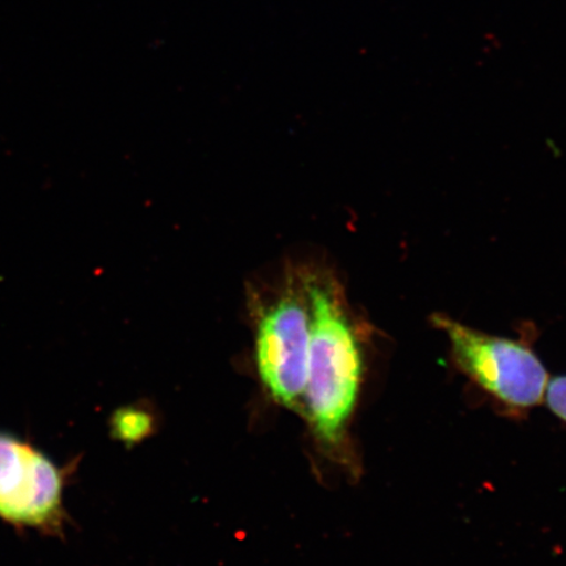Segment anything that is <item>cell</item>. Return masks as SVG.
Instances as JSON below:
<instances>
[{
	"label": "cell",
	"mask_w": 566,
	"mask_h": 566,
	"mask_svg": "<svg viewBox=\"0 0 566 566\" xmlns=\"http://www.w3.org/2000/svg\"><path fill=\"white\" fill-rule=\"evenodd\" d=\"M67 472L31 442L0 433V520L42 535L65 533Z\"/></svg>",
	"instance_id": "2"
},
{
	"label": "cell",
	"mask_w": 566,
	"mask_h": 566,
	"mask_svg": "<svg viewBox=\"0 0 566 566\" xmlns=\"http://www.w3.org/2000/svg\"><path fill=\"white\" fill-rule=\"evenodd\" d=\"M433 323L449 337L460 369L505 405L530 408L547 391L548 374L527 346L465 327L438 315Z\"/></svg>",
	"instance_id": "3"
},
{
	"label": "cell",
	"mask_w": 566,
	"mask_h": 566,
	"mask_svg": "<svg viewBox=\"0 0 566 566\" xmlns=\"http://www.w3.org/2000/svg\"><path fill=\"white\" fill-rule=\"evenodd\" d=\"M307 405L316 434L336 444L356 406L363 354L336 283L310 275Z\"/></svg>",
	"instance_id": "1"
},
{
	"label": "cell",
	"mask_w": 566,
	"mask_h": 566,
	"mask_svg": "<svg viewBox=\"0 0 566 566\" xmlns=\"http://www.w3.org/2000/svg\"><path fill=\"white\" fill-rule=\"evenodd\" d=\"M311 308L306 280L287 289L261 316L256 363L261 380L275 401L295 408L306 391Z\"/></svg>",
	"instance_id": "4"
},
{
	"label": "cell",
	"mask_w": 566,
	"mask_h": 566,
	"mask_svg": "<svg viewBox=\"0 0 566 566\" xmlns=\"http://www.w3.org/2000/svg\"><path fill=\"white\" fill-rule=\"evenodd\" d=\"M546 399L552 412L566 421V375L549 381Z\"/></svg>",
	"instance_id": "6"
},
{
	"label": "cell",
	"mask_w": 566,
	"mask_h": 566,
	"mask_svg": "<svg viewBox=\"0 0 566 566\" xmlns=\"http://www.w3.org/2000/svg\"><path fill=\"white\" fill-rule=\"evenodd\" d=\"M112 430L118 441L136 443L151 433L153 417L137 408L119 409L113 416Z\"/></svg>",
	"instance_id": "5"
}]
</instances>
